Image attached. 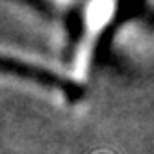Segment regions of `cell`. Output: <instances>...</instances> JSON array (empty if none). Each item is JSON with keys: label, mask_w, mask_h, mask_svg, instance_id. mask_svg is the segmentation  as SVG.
<instances>
[{"label": "cell", "mask_w": 154, "mask_h": 154, "mask_svg": "<svg viewBox=\"0 0 154 154\" xmlns=\"http://www.w3.org/2000/svg\"><path fill=\"white\" fill-rule=\"evenodd\" d=\"M2 69L4 72H13L19 78H24L28 82H34L39 85H45L47 89H54L58 91L61 97H65L67 100H78L82 95V87L71 78H65L60 76L54 71H48L45 67H39V65L23 61L20 58H4L2 61Z\"/></svg>", "instance_id": "obj_1"}]
</instances>
